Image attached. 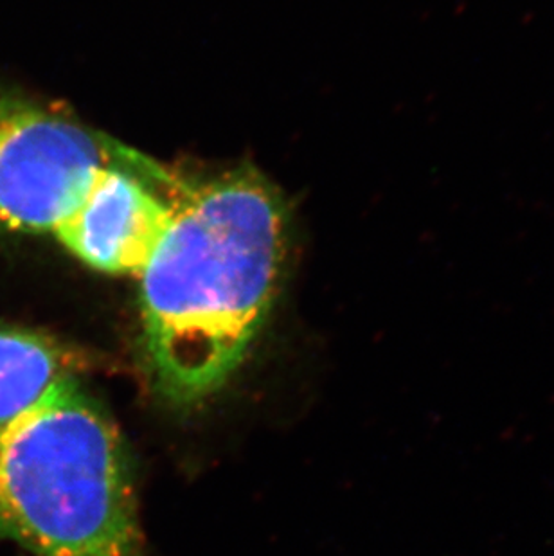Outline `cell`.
<instances>
[{
	"label": "cell",
	"mask_w": 554,
	"mask_h": 556,
	"mask_svg": "<svg viewBox=\"0 0 554 556\" xmlns=\"http://www.w3.org/2000/svg\"><path fill=\"white\" fill-rule=\"evenodd\" d=\"M139 276L148 364L163 396L204 400L240 368L273 306L287 251L276 191L236 169L173 202Z\"/></svg>",
	"instance_id": "1"
},
{
	"label": "cell",
	"mask_w": 554,
	"mask_h": 556,
	"mask_svg": "<svg viewBox=\"0 0 554 556\" xmlns=\"http://www.w3.org/2000/svg\"><path fill=\"white\" fill-rule=\"evenodd\" d=\"M0 535L37 556H142L125 446L76 375L0 429Z\"/></svg>",
	"instance_id": "2"
},
{
	"label": "cell",
	"mask_w": 554,
	"mask_h": 556,
	"mask_svg": "<svg viewBox=\"0 0 554 556\" xmlns=\"http://www.w3.org/2000/svg\"><path fill=\"white\" fill-rule=\"evenodd\" d=\"M95 131L0 89V231L54 235L96 174L125 161Z\"/></svg>",
	"instance_id": "3"
},
{
	"label": "cell",
	"mask_w": 554,
	"mask_h": 556,
	"mask_svg": "<svg viewBox=\"0 0 554 556\" xmlns=\"http://www.w3.org/2000/svg\"><path fill=\"white\" fill-rule=\"evenodd\" d=\"M173 213V202L115 163L96 174L53 237L100 273L139 278L166 237Z\"/></svg>",
	"instance_id": "4"
},
{
	"label": "cell",
	"mask_w": 554,
	"mask_h": 556,
	"mask_svg": "<svg viewBox=\"0 0 554 556\" xmlns=\"http://www.w3.org/2000/svg\"><path fill=\"white\" fill-rule=\"evenodd\" d=\"M73 375V355L53 337L0 325V429Z\"/></svg>",
	"instance_id": "5"
}]
</instances>
